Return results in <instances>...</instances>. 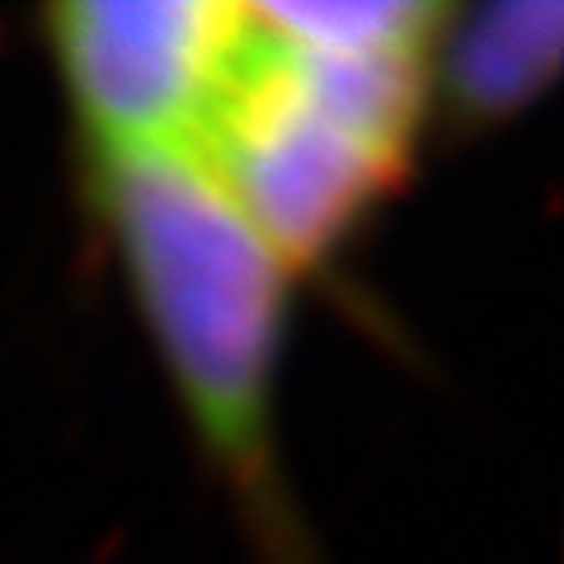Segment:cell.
<instances>
[{
  "label": "cell",
  "mask_w": 564,
  "mask_h": 564,
  "mask_svg": "<svg viewBox=\"0 0 564 564\" xmlns=\"http://www.w3.org/2000/svg\"><path fill=\"white\" fill-rule=\"evenodd\" d=\"M443 20L423 0L245 6L198 151L292 273L404 180Z\"/></svg>",
  "instance_id": "6da1fadb"
},
{
  "label": "cell",
  "mask_w": 564,
  "mask_h": 564,
  "mask_svg": "<svg viewBox=\"0 0 564 564\" xmlns=\"http://www.w3.org/2000/svg\"><path fill=\"white\" fill-rule=\"evenodd\" d=\"M122 273L203 452L263 527L278 513V362L292 269L198 147L85 151Z\"/></svg>",
  "instance_id": "7a4b0ae2"
},
{
  "label": "cell",
  "mask_w": 564,
  "mask_h": 564,
  "mask_svg": "<svg viewBox=\"0 0 564 564\" xmlns=\"http://www.w3.org/2000/svg\"><path fill=\"white\" fill-rule=\"evenodd\" d=\"M245 6L70 0L43 14L85 151L198 147L231 70Z\"/></svg>",
  "instance_id": "3957f363"
},
{
  "label": "cell",
  "mask_w": 564,
  "mask_h": 564,
  "mask_svg": "<svg viewBox=\"0 0 564 564\" xmlns=\"http://www.w3.org/2000/svg\"><path fill=\"white\" fill-rule=\"evenodd\" d=\"M564 57V10L555 0H503L447 10L433 47V85L462 118L494 122L522 113L555 80Z\"/></svg>",
  "instance_id": "277c9868"
}]
</instances>
